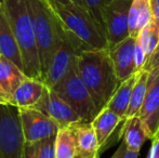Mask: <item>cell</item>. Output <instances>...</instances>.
I'll return each mask as SVG.
<instances>
[{"instance_id": "2", "label": "cell", "mask_w": 159, "mask_h": 158, "mask_svg": "<svg viewBox=\"0 0 159 158\" xmlns=\"http://www.w3.org/2000/svg\"><path fill=\"white\" fill-rule=\"evenodd\" d=\"M51 9L62 28L78 39L89 50H107L105 30L86 9L74 3L63 4L53 0H44Z\"/></svg>"}, {"instance_id": "18", "label": "cell", "mask_w": 159, "mask_h": 158, "mask_svg": "<svg viewBox=\"0 0 159 158\" xmlns=\"http://www.w3.org/2000/svg\"><path fill=\"white\" fill-rule=\"evenodd\" d=\"M152 21V0H132L129 12L130 37L136 39L141 30Z\"/></svg>"}, {"instance_id": "17", "label": "cell", "mask_w": 159, "mask_h": 158, "mask_svg": "<svg viewBox=\"0 0 159 158\" xmlns=\"http://www.w3.org/2000/svg\"><path fill=\"white\" fill-rule=\"evenodd\" d=\"M44 89L43 81L26 77L14 92L10 104L19 108L34 107L40 101Z\"/></svg>"}, {"instance_id": "20", "label": "cell", "mask_w": 159, "mask_h": 158, "mask_svg": "<svg viewBox=\"0 0 159 158\" xmlns=\"http://www.w3.org/2000/svg\"><path fill=\"white\" fill-rule=\"evenodd\" d=\"M121 139L130 151L140 153L141 147L148 140L146 128L139 116L125 120L121 129Z\"/></svg>"}, {"instance_id": "15", "label": "cell", "mask_w": 159, "mask_h": 158, "mask_svg": "<svg viewBox=\"0 0 159 158\" xmlns=\"http://www.w3.org/2000/svg\"><path fill=\"white\" fill-rule=\"evenodd\" d=\"M0 55L12 61L24 72L21 51L11 28L4 6L0 4Z\"/></svg>"}, {"instance_id": "32", "label": "cell", "mask_w": 159, "mask_h": 158, "mask_svg": "<svg viewBox=\"0 0 159 158\" xmlns=\"http://www.w3.org/2000/svg\"><path fill=\"white\" fill-rule=\"evenodd\" d=\"M70 1L73 2L74 4H76V6L80 7V8H82V9H86V10H88L86 2H84V0H70ZM88 11H89V10H88Z\"/></svg>"}, {"instance_id": "12", "label": "cell", "mask_w": 159, "mask_h": 158, "mask_svg": "<svg viewBox=\"0 0 159 158\" xmlns=\"http://www.w3.org/2000/svg\"><path fill=\"white\" fill-rule=\"evenodd\" d=\"M138 116L144 124L149 140H153L159 130V72L149 74L146 97Z\"/></svg>"}, {"instance_id": "6", "label": "cell", "mask_w": 159, "mask_h": 158, "mask_svg": "<svg viewBox=\"0 0 159 158\" xmlns=\"http://www.w3.org/2000/svg\"><path fill=\"white\" fill-rule=\"evenodd\" d=\"M25 144L19 108L0 104V158H25Z\"/></svg>"}, {"instance_id": "5", "label": "cell", "mask_w": 159, "mask_h": 158, "mask_svg": "<svg viewBox=\"0 0 159 158\" xmlns=\"http://www.w3.org/2000/svg\"><path fill=\"white\" fill-rule=\"evenodd\" d=\"M52 90L57 92L77 113L82 121L92 122L98 114L94 101L78 73L76 62L63 80L59 82Z\"/></svg>"}, {"instance_id": "13", "label": "cell", "mask_w": 159, "mask_h": 158, "mask_svg": "<svg viewBox=\"0 0 159 158\" xmlns=\"http://www.w3.org/2000/svg\"><path fill=\"white\" fill-rule=\"evenodd\" d=\"M135 43V38L128 37L124 41L119 42L115 47L108 49L116 77L120 82L128 79L135 73H138L135 61H134Z\"/></svg>"}, {"instance_id": "22", "label": "cell", "mask_w": 159, "mask_h": 158, "mask_svg": "<svg viewBox=\"0 0 159 158\" xmlns=\"http://www.w3.org/2000/svg\"><path fill=\"white\" fill-rule=\"evenodd\" d=\"M148 72L146 70H141L139 74L138 80L135 82V86L133 88L131 94V100H130L129 107H128L125 120L132 118L134 116H138L141 108L144 103L145 97L147 92V86H148Z\"/></svg>"}, {"instance_id": "34", "label": "cell", "mask_w": 159, "mask_h": 158, "mask_svg": "<svg viewBox=\"0 0 159 158\" xmlns=\"http://www.w3.org/2000/svg\"><path fill=\"white\" fill-rule=\"evenodd\" d=\"M7 1H8V0H0V4H2V6H4Z\"/></svg>"}, {"instance_id": "11", "label": "cell", "mask_w": 159, "mask_h": 158, "mask_svg": "<svg viewBox=\"0 0 159 158\" xmlns=\"http://www.w3.org/2000/svg\"><path fill=\"white\" fill-rule=\"evenodd\" d=\"M125 119L109 108L104 107L98 112L92 120V126L95 131L96 139L100 146V153L111 146L121 139V129Z\"/></svg>"}, {"instance_id": "31", "label": "cell", "mask_w": 159, "mask_h": 158, "mask_svg": "<svg viewBox=\"0 0 159 158\" xmlns=\"http://www.w3.org/2000/svg\"><path fill=\"white\" fill-rule=\"evenodd\" d=\"M152 12L153 22L159 27V0H152Z\"/></svg>"}, {"instance_id": "9", "label": "cell", "mask_w": 159, "mask_h": 158, "mask_svg": "<svg viewBox=\"0 0 159 158\" xmlns=\"http://www.w3.org/2000/svg\"><path fill=\"white\" fill-rule=\"evenodd\" d=\"M19 113L26 143L42 141L55 135L60 129L54 119L36 108H19Z\"/></svg>"}, {"instance_id": "25", "label": "cell", "mask_w": 159, "mask_h": 158, "mask_svg": "<svg viewBox=\"0 0 159 158\" xmlns=\"http://www.w3.org/2000/svg\"><path fill=\"white\" fill-rule=\"evenodd\" d=\"M111 1V0H84L89 12L91 13L93 19H94L103 28H104V26H103L102 11Z\"/></svg>"}, {"instance_id": "4", "label": "cell", "mask_w": 159, "mask_h": 158, "mask_svg": "<svg viewBox=\"0 0 159 158\" xmlns=\"http://www.w3.org/2000/svg\"><path fill=\"white\" fill-rule=\"evenodd\" d=\"M39 52L42 79L59 49L63 28L44 0H26Z\"/></svg>"}, {"instance_id": "1", "label": "cell", "mask_w": 159, "mask_h": 158, "mask_svg": "<svg viewBox=\"0 0 159 158\" xmlns=\"http://www.w3.org/2000/svg\"><path fill=\"white\" fill-rule=\"evenodd\" d=\"M77 68L100 112L118 88L109 50H86L77 56Z\"/></svg>"}, {"instance_id": "14", "label": "cell", "mask_w": 159, "mask_h": 158, "mask_svg": "<svg viewBox=\"0 0 159 158\" xmlns=\"http://www.w3.org/2000/svg\"><path fill=\"white\" fill-rule=\"evenodd\" d=\"M26 75L12 61L0 56V104H10Z\"/></svg>"}, {"instance_id": "7", "label": "cell", "mask_w": 159, "mask_h": 158, "mask_svg": "<svg viewBox=\"0 0 159 158\" xmlns=\"http://www.w3.org/2000/svg\"><path fill=\"white\" fill-rule=\"evenodd\" d=\"M86 50L89 49H87L79 40L63 29L61 44L55 52L50 66L42 79L46 87L53 89L59 82H61L75 64L78 55Z\"/></svg>"}, {"instance_id": "23", "label": "cell", "mask_w": 159, "mask_h": 158, "mask_svg": "<svg viewBox=\"0 0 159 158\" xmlns=\"http://www.w3.org/2000/svg\"><path fill=\"white\" fill-rule=\"evenodd\" d=\"M136 41L141 44L148 60L159 46V27L152 21L140 32Z\"/></svg>"}, {"instance_id": "3", "label": "cell", "mask_w": 159, "mask_h": 158, "mask_svg": "<svg viewBox=\"0 0 159 158\" xmlns=\"http://www.w3.org/2000/svg\"><path fill=\"white\" fill-rule=\"evenodd\" d=\"M8 20L21 51L24 74L42 81L39 52L26 0H8L4 4Z\"/></svg>"}, {"instance_id": "21", "label": "cell", "mask_w": 159, "mask_h": 158, "mask_svg": "<svg viewBox=\"0 0 159 158\" xmlns=\"http://www.w3.org/2000/svg\"><path fill=\"white\" fill-rule=\"evenodd\" d=\"M77 144L71 127H62L55 138V158H76Z\"/></svg>"}, {"instance_id": "28", "label": "cell", "mask_w": 159, "mask_h": 158, "mask_svg": "<svg viewBox=\"0 0 159 158\" xmlns=\"http://www.w3.org/2000/svg\"><path fill=\"white\" fill-rule=\"evenodd\" d=\"M139 157V152H133L130 151L128 148L124 141L121 142V144L119 145V147L117 148L115 153L113 154V156L111 158H138Z\"/></svg>"}, {"instance_id": "27", "label": "cell", "mask_w": 159, "mask_h": 158, "mask_svg": "<svg viewBox=\"0 0 159 158\" xmlns=\"http://www.w3.org/2000/svg\"><path fill=\"white\" fill-rule=\"evenodd\" d=\"M143 70H146L149 74L151 73H158L159 72V46L155 50L151 57L147 60Z\"/></svg>"}, {"instance_id": "19", "label": "cell", "mask_w": 159, "mask_h": 158, "mask_svg": "<svg viewBox=\"0 0 159 158\" xmlns=\"http://www.w3.org/2000/svg\"><path fill=\"white\" fill-rule=\"evenodd\" d=\"M139 74H140V72L135 73L128 79L120 82L118 88L116 89V91L114 92V94L111 95V97L109 99V101L107 102L106 106H105V107L109 108L115 114H117L118 116H120L124 119L126 117L128 107H129L130 104V100H131L132 91H133L135 82L138 80Z\"/></svg>"}, {"instance_id": "33", "label": "cell", "mask_w": 159, "mask_h": 158, "mask_svg": "<svg viewBox=\"0 0 159 158\" xmlns=\"http://www.w3.org/2000/svg\"><path fill=\"white\" fill-rule=\"evenodd\" d=\"M53 1H57L60 2V3H63V4H69V3H73L70 0H53Z\"/></svg>"}, {"instance_id": "35", "label": "cell", "mask_w": 159, "mask_h": 158, "mask_svg": "<svg viewBox=\"0 0 159 158\" xmlns=\"http://www.w3.org/2000/svg\"><path fill=\"white\" fill-rule=\"evenodd\" d=\"M155 138H158V139H159V130H158V132H157V134H156ZM155 138H154V139H155Z\"/></svg>"}, {"instance_id": "24", "label": "cell", "mask_w": 159, "mask_h": 158, "mask_svg": "<svg viewBox=\"0 0 159 158\" xmlns=\"http://www.w3.org/2000/svg\"><path fill=\"white\" fill-rule=\"evenodd\" d=\"M55 138L57 134L36 142L38 158H55Z\"/></svg>"}, {"instance_id": "29", "label": "cell", "mask_w": 159, "mask_h": 158, "mask_svg": "<svg viewBox=\"0 0 159 158\" xmlns=\"http://www.w3.org/2000/svg\"><path fill=\"white\" fill-rule=\"evenodd\" d=\"M147 158H159V139L155 138L152 140V146L149 148Z\"/></svg>"}, {"instance_id": "10", "label": "cell", "mask_w": 159, "mask_h": 158, "mask_svg": "<svg viewBox=\"0 0 159 158\" xmlns=\"http://www.w3.org/2000/svg\"><path fill=\"white\" fill-rule=\"evenodd\" d=\"M33 108L40 111L50 116L62 127H70L77 122L82 121L77 113L52 89L46 87L40 101Z\"/></svg>"}, {"instance_id": "30", "label": "cell", "mask_w": 159, "mask_h": 158, "mask_svg": "<svg viewBox=\"0 0 159 158\" xmlns=\"http://www.w3.org/2000/svg\"><path fill=\"white\" fill-rule=\"evenodd\" d=\"M25 158H38L37 148H36L35 143L25 144Z\"/></svg>"}, {"instance_id": "36", "label": "cell", "mask_w": 159, "mask_h": 158, "mask_svg": "<svg viewBox=\"0 0 159 158\" xmlns=\"http://www.w3.org/2000/svg\"><path fill=\"white\" fill-rule=\"evenodd\" d=\"M0 56H1V55H0Z\"/></svg>"}, {"instance_id": "16", "label": "cell", "mask_w": 159, "mask_h": 158, "mask_svg": "<svg viewBox=\"0 0 159 158\" xmlns=\"http://www.w3.org/2000/svg\"><path fill=\"white\" fill-rule=\"evenodd\" d=\"M70 127L76 135V158H100V146L92 122L80 121Z\"/></svg>"}, {"instance_id": "8", "label": "cell", "mask_w": 159, "mask_h": 158, "mask_svg": "<svg viewBox=\"0 0 159 158\" xmlns=\"http://www.w3.org/2000/svg\"><path fill=\"white\" fill-rule=\"evenodd\" d=\"M132 0H111L102 11L108 49L124 41L129 34V12Z\"/></svg>"}, {"instance_id": "26", "label": "cell", "mask_w": 159, "mask_h": 158, "mask_svg": "<svg viewBox=\"0 0 159 158\" xmlns=\"http://www.w3.org/2000/svg\"><path fill=\"white\" fill-rule=\"evenodd\" d=\"M134 61H135V66L138 72L143 70V68H144L145 64L147 62L146 54H145L144 50H143L141 44L138 41L135 43V50H134Z\"/></svg>"}]
</instances>
